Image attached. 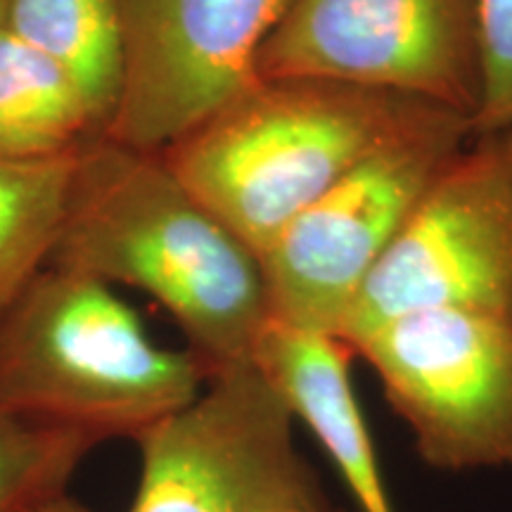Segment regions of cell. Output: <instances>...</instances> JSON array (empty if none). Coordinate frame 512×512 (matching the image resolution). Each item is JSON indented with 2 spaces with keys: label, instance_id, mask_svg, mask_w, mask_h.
Returning <instances> with one entry per match:
<instances>
[{
  "label": "cell",
  "instance_id": "obj_1",
  "mask_svg": "<svg viewBox=\"0 0 512 512\" xmlns=\"http://www.w3.org/2000/svg\"><path fill=\"white\" fill-rule=\"evenodd\" d=\"M50 266L136 287L211 370L254 361L271 323L259 254L164 162L105 133L74 159Z\"/></svg>",
  "mask_w": 512,
  "mask_h": 512
},
{
  "label": "cell",
  "instance_id": "obj_2",
  "mask_svg": "<svg viewBox=\"0 0 512 512\" xmlns=\"http://www.w3.org/2000/svg\"><path fill=\"white\" fill-rule=\"evenodd\" d=\"M437 110L358 83L256 76L162 157L261 259L332 185Z\"/></svg>",
  "mask_w": 512,
  "mask_h": 512
},
{
  "label": "cell",
  "instance_id": "obj_3",
  "mask_svg": "<svg viewBox=\"0 0 512 512\" xmlns=\"http://www.w3.org/2000/svg\"><path fill=\"white\" fill-rule=\"evenodd\" d=\"M211 370L190 349L152 342L112 285L41 268L0 311V415L88 434L100 444L188 406Z\"/></svg>",
  "mask_w": 512,
  "mask_h": 512
},
{
  "label": "cell",
  "instance_id": "obj_4",
  "mask_svg": "<svg viewBox=\"0 0 512 512\" xmlns=\"http://www.w3.org/2000/svg\"><path fill=\"white\" fill-rule=\"evenodd\" d=\"M470 136L463 114L432 112L302 211L261 254L271 318L342 337L370 273L422 192Z\"/></svg>",
  "mask_w": 512,
  "mask_h": 512
},
{
  "label": "cell",
  "instance_id": "obj_5",
  "mask_svg": "<svg viewBox=\"0 0 512 512\" xmlns=\"http://www.w3.org/2000/svg\"><path fill=\"white\" fill-rule=\"evenodd\" d=\"M128 512H323L294 415L254 363L219 370L188 406L140 432Z\"/></svg>",
  "mask_w": 512,
  "mask_h": 512
},
{
  "label": "cell",
  "instance_id": "obj_6",
  "mask_svg": "<svg viewBox=\"0 0 512 512\" xmlns=\"http://www.w3.org/2000/svg\"><path fill=\"white\" fill-rule=\"evenodd\" d=\"M418 311L512 323V131L472 133L448 159L358 292L339 339L349 347Z\"/></svg>",
  "mask_w": 512,
  "mask_h": 512
},
{
  "label": "cell",
  "instance_id": "obj_7",
  "mask_svg": "<svg viewBox=\"0 0 512 512\" xmlns=\"http://www.w3.org/2000/svg\"><path fill=\"white\" fill-rule=\"evenodd\" d=\"M256 76H316L463 114L482 102L479 0H290Z\"/></svg>",
  "mask_w": 512,
  "mask_h": 512
},
{
  "label": "cell",
  "instance_id": "obj_8",
  "mask_svg": "<svg viewBox=\"0 0 512 512\" xmlns=\"http://www.w3.org/2000/svg\"><path fill=\"white\" fill-rule=\"evenodd\" d=\"M439 470L512 465V323L418 311L349 344Z\"/></svg>",
  "mask_w": 512,
  "mask_h": 512
},
{
  "label": "cell",
  "instance_id": "obj_9",
  "mask_svg": "<svg viewBox=\"0 0 512 512\" xmlns=\"http://www.w3.org/2000/svg\"><path fill=\"white\" fill-rule=\"evenodd\" d=\"M124 83L105 136L162 152L256 79L290 0H119Z\"/></svg>",
  "mask_w": 512,
  "mask_h": 512
},
{
  "label": "cell",
  "instance_id": "obj_10",
  "mask_svg": "<svg viewBox=\"0 0 512 512\" xmlns=\"http://www.w3.org/2000/svg\"><path fill=\"white\" fill-rule=\"evenodd\" d=\"M351 358L354 351L342 339L271 318L252 363L278 389L294 420H302L328 451L358 512H394L351 384Z\"/></svg>",
  "mask_w": 512,
  "mask_h": 512
},
{
  "label": "cell",
  "instance_id": "obj_11",
  "mask_svg": "<svg viewBox=\"0 0 512 512\" xmlns=\"http://www.w3.org/2000/svg\"><path fill=\"white\" fill-rule=\"evenodd\" d=\"M102 133L72 76L0 24V157L76 155Z\"/></svg>",
  "mask_w": 512,
  "mask_h": 512
},
{
  "label": "cell",
  "instance_id": "obj_12",
  "mask_svg": "<svg viewBox=\"0 0 512 512\" xmlns=\"http://www.w3.org/2000/svg\"><path fill=\"white\" fill-rule=\"evenodd\" d=\"M5 27L72 76L107 131L124 83L119 0H8Z\"/></svg>",
  "mask_w": 512,
  "mask_h": 512
},
{
  "label": "cell",
  "instance_id": "obj_13",
  "mask_svg": "<svg viewBox=\"0 0 512 512\" xmlns=\"http://www.w3.org/2000/svg\"><path fill=\"white\" fill-rule=\"evenodd\" d=\"M76 155L0 157V311L48 266L60 235Z\"/></svg>",
  "mask_w": 512,
  "mask_h": 512
},
{
  "label": "cell",
  "instance_id": "obj_14",
  "mask_svg": "<svg viewBox=\"0 0 512 512\" xmlns=\"http://www.w3.org/2000/svg\"><path fill=\"white\" fill-rule=\"evenodd\" d=\"M98 446L88 434L0 415V512H29L67 494Z\"/></svg>",
  "mask_w": 512,
  "mask_h": 512
},
{
  "label": "cell",
  "instance_id": "obj_15",
  "mask_svg": "<svg viewBox=\"0 0 512 512\" xmlns=\"http://www.w3.org/2000/svg\"><path fill=\"white\" fill-rule=\"evenodd\" d=\"M482 102L472 133L512 131V0H479Z\"/></svg>",
  "mask_w": 512,
  "mask_h": 512
},
{
  "label": "cell",
  "instance_id": "obj_16",
  "mask_svg": "<svg viewBox=\"0 0 512 512\" xmlns=\"http://www.w3.org/2000/svg\"><path fill=\"white\" fill-rule=\"evenodd\" d=\"M29 512H93V510L88 508V505L79 503L76 498H72L69 494H64V496L53 498V501L38 505V508L29 510Z\"/></svg>",
  "mask_w": 512,
  "mask_h": 512
},
{
  "label": "cell",
  "instance_id": "obj_17",
  "mask_svg": "<svg viewBox=\"0 0 512 512\" xmlns=\"http://www.w3.org/2000/svg\"><path fill=\"white\" fill-rule=\"evenodd\" d=\"M5 10H8V0H0V24L5 22Z\"/></svg>",
  "mask_w": 512,
  "mask_h": 512
},
{
  "label": "cell",
  "instance_id": "obj_18",
  "mask_svg": "<svg viewBox=\"0 0 512 512\" xmlns=\"http://www.w3.org/2000/svg\"><path fill=\"white\" fill-rule=\"evenodd\" d=\"M323 512H337V510H332V508H328V510H323Z\"/></svg>",
  "mask_w": 512,
  "mask_h": 512
}]
</instances>
